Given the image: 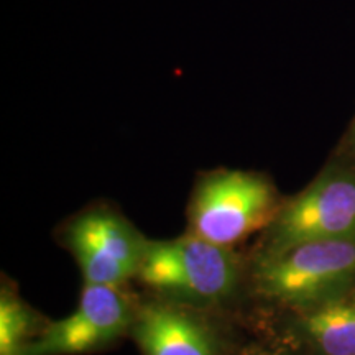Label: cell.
Here are the masks:
<instances>
[{
	"label": "cell",
	"instance_id": "6da1fadb",
	"mask_svg": "<svg viewBox=\"0 0 355 355\" xmlns=\"http://www.w3.org/2000/svg\"><path fill=\"white\" fill-rule=\"evenodd\" d=\"M242 322L309 308L355 288V241L248 252Z\"/></svg>",
	"mask_w": 355,
	"mask_h": 355
},
{
	"label": "cell",
	"instance_id": "7a4b0ae2",
	"mask_svg": "<svg viewBox=\"0 0 355 355\" xmlns=\"http://www.w3.org/2000/svg\"><path fill=\"white\" fill-rule=\"evenodd\" d=\"M135 282L159 298L242 321L247 255L189 232L148 239Z\"/></svg>",
	"mask_w": 355,
	"mask_h": 355
},
{
	"label": "cell",
	"instance_id": "3957f363",
	"mask_svg": "<svg viewBox=\"0 0 355 355\" xmlns=\"http://www.w3.org/2000/svg\"><path fill=\"white\" fill-rule=\"evenodd\" d=\"M285 198L272 176L257 170L212 168L194 180L186 206V232L235 248L275 220Z\"/></svg>",
	"mask_w": 355,
	"mask_h": 355
},
{
	"label": "cell",
	"instance_id": "8fae6325",
	"mask_svg": "<svg viewBox=\"0 0 355 355\" xmlns=\"http://www.w3.org/2000/svg\"><path fill=\"white\" fill-rule=\"evenodd\" d=\"M339 152L347 155L349 158H352L355 162V115H354L352 122H350V125L347 128V133H345L343 145L339 146Z\"/></svg>",
	"mask_w": 355,
	"mask_h": 355
},
{
	"label": "cell",
	"instance_id": "5b68a950",
	"mask_svg": "<svg viewBox=\"0 0 355 355\" xmlns=\"http://www.w3.org/2000/svg\"><path fill=\"white\" fill-rule=\"evenodd\" d=\"M58 245L69 252L83 283L130 286L140 272L148 237L109 201H94L58 224Z\"/></svg>",
	"mask_w": 355,
	"mask_h": 355
},
{
	"label": "cell",
	"instance_id": "30bf717a",
	"mask_svg": "<svg viewBox=\"0 0 355 355\" xmlns=\"http://www.w3.org/2000/svg\"><path fill=\"white\" fill-rule=\"evenodd\" d=\"M237 355H298V352L286 347L285 344H279L277 340L270 339V337L260 340L259 337H255L248 344H242Z\"/></svg>",
	"mask_w": 355,
	"mask_h": 355
},
{
	"label": "cell",
	"instance_id": "9c48e42d",
	"mask_svg": "<svg viewBox=\"0 0 355 355\" xmlns=\"http://www.w3.org/2000/svg\"><path fill=\"white\" fill-rule=\"evenodd\" d=\"M50 319L21 298L19 288L2 275L0 286V355H26Z\"/></svg>",
	"mask_w": 355,
	"mask_h": 355
},
{
	"label": "cell",
	"instance_id": "52a82bcc",
	"mask_svg": "<svg viewBox=\"0 0 355 355\" xmlns=\"http://www.w3.org/2000/svg\"><path fill=\"white\" fill-rule=\"evenodd\" d=\"M140 295L128 286L83 283L76 308L46 324L26 355H89L130 337Z\"/></svg>",
	"mask_w": 355,
	"mask_h": 355
},
{
	"label": "cell",
	"instance_id": "277c9868",
	"mask_svg": "<svg viewBox=\"0 0 355 355\" xmlns=\"http://www.w3.org/2000/svg\"><path fill=\"white\" fill-rule=\"evenodd\" d=\"M324 241H355V162L343 152H337L303 191L285 198L252 252Z\"/></svg>",
	"mask_w": 355,
	"mask_h": 355
},
{
	"label": "cell",
	"instance_id": "ba28073f",
	"mask_svg": "<svg viewBox=\"0 0 355 355\" xmlns=\"http://www.w3.org/2000/svg\"><path fill=\"white\" fill-rule=\"evenodd\" d=\"M272 319L270 339L311 355H355V288Z\"/></svg>",
	"mask_w": 355,
	"mask_h": 355
},
{
	"label": "cell",
	"instance_id": "8992f818",
	"mask_svg": "<svg viewBox=\"0 0 355 355\" xmlns=\"http://www.w3.org/2000/svg\"><path fill=\"white\" fill-rule=\"evenodd\" d=\"M227 314L209 313L141 293L130 337L141 355H237L242 344Z\"/></svg>",
	"mask_w": 355,
	"mask_h": 355
}]
</instances>
